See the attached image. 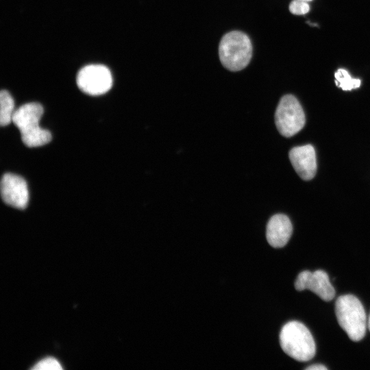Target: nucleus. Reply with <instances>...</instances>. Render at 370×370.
I'll return each mask as SVG.
<instances>
[{"instance_id":"obj_9","label":"nucleus","mask_w":370,"mask_h":370,"mask_svg":"<svg viewBox=\"0 0 370 370\" xmlns=\"http://www.w3.org/2000/svg\"><path fill=\"white\" fill-rule=\"evenodd\" d=\"M289 159L295 171L304 180L312 179L317 171L314 147L310 145L295 147L289 151Z\"/></svg>"},{"instance_id":"obj_17","label":"nucleus","mask_w":370,"mask_h":370,"mask_svg":"<svg viewBox=\"0 0 370 370\" xmlns=\"http://www.w3.org/2000/svg\"><path fill=\"white\" fill-rule=\"evenodd\" d=\"M300 1H306V2H309V1H312V0H300Z\"/></svg>"},{"instance_id":"obj_11","label":"nucleus","mask_w":370,"mask_h":370,"mask_svg":"<svg viewBox=\"0 0 370 370\" xmlns=\"http://www.w3.org/2000/svg\"><path fill=\"white\" fill-rule=\"evenodd\" d=\"M0 123L1 126H6L12 122L14 113V102L11 95L5 90L0 93Z\"/></svg>"},{"instance_id":"obj_5","label":"nucleus","mask_w":370,"mask_h":370,"mask_svg":"<svg viewBox=\"0 0 370 370\" xmlns=\"http://www.w3.org/2000/svg\"><path fill=\"white\" fill-rule=\"evenodd\" d=\"M275 125L285 137L299 132L305 125V114L298 100L292 95L283 96L275 113Z\"/></svg>"},{"instance_id":"obj_4","label":"nucleus","mask_w":370,"mask_h":370,"mask_svg":"<svg viewBox=\"0 0 370 370\" xmlns=\"http://www.w3.org/2000/svg\"><path fill=\"white\" fill-rule=\"evenodd\" d=\"M219 55L221 62L231 71L245 69L252 56V45L248 36L239 31L225 34L219 43Z\"/></svg>"},{"instance_id":"obj_16","label":"nucleus","mask_w":370,"mask_h":370,"mask_svg":"<svg viewBox=\"0 0 370 370\" xmlns=\"http://www.w3.org/2000/svg\"><path fill=\"white\" fill-rule=\"evenodd\" d=\"M368 328L370 331V315H369V320H368Z\"/></svg>"},{"instance_id":"obj_3","label":"nucleus","mask_w":370,"mask_h":370,"mask_svg":"<svg viewBox=\"0 0 370 370\" xmlns=\"http://www.w3.org/2000/svg\"><path fill=\"white\" fill-rule=\"evenodd\" d=\"M339 325L353 341L362 340L366 333L367 317L360 301L354 295H343L335 303Z\"/></svg>"},{"instance_id":"obj_7","label":"nucleus","mask_w":370,"mask_h":370,"mask_svg":"<svg viewBox=\"0 0 370 370\" xmlns=\"http://www.w3.org/2000/svg\"><path fill=\"white\" fill-rule=\"evenodd\" d=\"M295 288L299 291L310 290L325 301H331L335 295L328 275L323 270L301 271L295 282Z\"/></svg>"},{"instance_id":"obj_14","label":"nucleus","mask_w":370,"mask_h":370,"mask_svg":"<svg viewBox=\"0 0 370 370\" xmlns=\"http://www.w3.org/2000/svg\"><path fill=\"white\" fill-rule=\"evenodd\" d=\"M310 6L308 2L300 0H293L289 5V11L296 15H301L308 13Z\"/></svg>"},{"instance_id":"obj_13","label":"nucleus","mask_w":370,"mask_h":370,"mask_svg":"<svg viewBox=\"0 0 370 370\" xmlns=\"http://www.w3.org/2000/svg\"><path fill=\"white\" fill-rule=\"evenodd\" d=\"M60 362L53 358H47L38 362L32 368L34 370H60L62 369Z\"/></svg>"},{"instance_id":"obj_12","label":"nucleus","mask_w":370,"mask_h":370,"mask_svg":"<svg viewBox=\"0 0 370 370\" xmlns=\"http://www.w3.org/2000/svg\"><path fill=\"white\" fill-rule=\"evenodd\" d=\"M335 84L343 90H351L360 87V79L352 77L349 73L343 69H338L334 73Z\"/></svg>"},{"instance_id":"obj_15","label":"nucleus","mask_w":370,"mask_h":370,"mask_svg":"<svg viewBox=\"0 0 370 370\" xmlns=\"http://www.w3.org/2000/svg\"><path fill=\"white\" fill-rule=\"evenodd\" d=\"M306 370H326L327 367L323 365H313L306 368Z\"/></svg>"},{"instance_id":"obj_8","label":"nucleus","mask_w":370,"mask_h":370,"mask_svg":"<svg viewBox=\"0 0 370 370\" xmlns=\"http://www.w3.org/2000/svg\"><path fill=\"white\" fill-rule=\"evenodd\" d=\"M1 195L6 204L18 209H25L29 200L25 180L17 175L5 173L1 180Z\"/></svg>"},{"instance_id":"obj_6","label":"nucleus","mask_w":370,"mask_h":370,"mask_svg":"<svg viewBox=\"0 0 370 370\" xmlns=\"http://www.w3.org/2000/svg\"><path fill=\"white\" fill-rule=\"evenodd\" d=\"M76 82L82 92L97 96L107 92L111 88L112 77L107 66L89 64L79 71Z\"/></svg>"},{"instance_id":"obj_2","label":"nucleus","mask_w":370,"mask_h":370,"mask_svg":"<svg viewBox=\"0 0 370 370\" xmlns=\"http://www.w3.org/2000/svg\"><path fill=\"white\" fill-rule=\"evenodd\" d=\"M280 343L282 350L292 358L306 362L316 353V345L310 330L297 321L286 323L280 333Z\"/></svg>"},{"instance_id":"obj_1","label":"nucleus","mask_w":370,"mask_h":370,"mask_svg":"<svg viewBox=\"0 0 370 370\" xmlns=\"http://www.w3.org/2000/svg\"><path fill=\"white\" fill-rule=\"evenodd\" d=\"M42 114V106L34 102L25 103L14 111L12 122L19 130L23 143L28 147L42 146L51 140V133L39 126Z\"/></svg>"},{"instance_id":"obj_10","label":"nucleus","mask_w":370,"mask_h":370,"mask_svg":"<svg viewBox=\"0 0 370 370\" xmlns=\"http://www.w3.org/2000/svg\"><path fill=\"white\" fill-rule=\"evenodd\" d=\"M293 232V225L288 217L277 214L271 217L267 225L266 237L269 244L275 248L286 245Z\"/></svg>"}]
</instances>
